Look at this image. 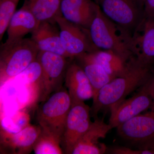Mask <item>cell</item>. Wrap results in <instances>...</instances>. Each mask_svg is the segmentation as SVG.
I'll return each mask as SVG.
<instances>
[{
  "label": "cell",
  "mask_w": 154,
  "mask_h": 154,
  "mask_svg": "<svg viewBox=\"0 0 154 154\" xmlns=\"http://www.w3.org/2000/svg\"><path fill=\"white\" fill-rule=\"evenodd\" d=\"M152 66L134 57L126 71L106 84L93 99L91 108L92 116L96 119L101 110H112L129 94L145 85L153 73Z\"/></svg>",
  "instance_id": "obj_1"
},
{
  "label": "cell",
  "mask_w": 154,
  "mask_h": 154,
  "mask_svg": "<svg viewBox=\"0 0 154 154\" xmlns=\"http://www.w3.org/2000/svg\"><path fill=\"white\" fill-rule=\"evenodd\" d=\"M89 33L98 49L111 51L127 62L134 57L130 50L132 34L106 17L98 5Z\"/></svg>",
  "instance_id": "obj_2"
},
{
  "label": "cell",
  "mask_w": 154,
  "mask_h": 154,
  "mask_svg": "<svg viewBox=\"0 0 154 154\" xmlns=\"http://www.w3.org/2000/svg\"><path fill=\"white\" fill-rule=\"evenodd\" d=\"M39 50L31 38L2 45L0 51V82L3 85L24 71L36 60Z\"/></svg>",
  "instance_id": "obj_3"
},
{
  "label": "cell",
  "mask_w": 154,
  "mask_h": 154,
  "mask_svg": "<svg viewBox=\"0 0 154 154\" xmlns=\"http://www.w3.org/2000/svg\"><path fill=\"white\" fill-rule=\"evenodd\" d=\"M41 103L36 113L38 125L42 131L61 140L72 105L68 92L61 88Z\"/></svg>",
  "instance_id": "obj_4"
},
{
  "label": "cell",
  "mask_w": 154,
  "mask_h": 154,
  "mask_svg": "<svg viewBox=\"0 0 154 154\" xmlns=\"http://www.w3.org/2000/svg\"><path fill=\"white\" fill-rule=\"evenodd\" d=\"M67 58L53 53L39 51L36 59L41 65L42 73L38 87V102H43L61 88L69 65Z\"/></svg>",
  "instance_id": "obj_5"
},
{
  "label": "cell",
  "mask_w": 154,
  "mask_h": 154,
  "mask_svg": "<svg viewBox=\"0 0 154 154\" xmlns=\"http://www.w3.org/2000/svg\"><path fill=\"white\" fill-rule=\"evenodd\" d=\"M116 128L119 137L135 148L154 150L153 111L141 113Z\"/></svg>",
  "instance_id": "obj_6"
},
{
  "label": "cell",
  "mask_w": 154,
  "mask_h": 154,
  "mask_svg": "<svg viewBox=\"0 0 154 154\" xmlns=\"http://www.w3.org/2000/svg\"><path fill=\"white\" fill-rule=\"evenodd\" d=\"M106 17L132 34L145 17L142 0H94Z\"/></svg>",
  "instance_id": "obj_7"
},
{
  "label": "cell",
  "mask_w": 154,
  "mask_h": 154,
  "mask_svg": "<svg viewBox=\"0 0 154 154\" xmlns=\"http://www.w3.org/2000/svg\"><path fill=\"white\" fill-rule=\"evenodd\" d=\"M64 49L70 59L99 50L93 44L89 30L69 22L61 14L55 19Z\"/></svg>",
  "instance_id": "obj_8"
},
{
  "label": "cell",
  "mask_w": 154,
  "mask_h": 154,
  "mask_svg": "<svg viewBox=\"0 0 154 154\" xmlns=\"http://www.w3.org/2000/svg\"><path fill=\"white\" fill-rule=\"evenodd\" d=\"M91 108L84 102L72 103L60 145L64 153L72 154L77 143L92 123Z\"/></svg>",
  "instance_id": "obj_9"
},
{
  "label": "cell",
  "mask_w": 154,
  "mask_h": 154,
  "mask_svg": "<svg viewBox=\"0 0 154 154\" xmlns=\"http://www.w3.org/2000/svg\"><path fill=\"white\" fill-rule=\"evenodd\" d=\"M152 104V99L147 82L133 96L125 99L110 110L109 124L112 128H116L131 119L151 110Z\"/></svg>",
  "instance_id": "obj_10"
},
{
  "label": "cell",
  "mask_w": 154,
  "mask_h": 154,
  "mask_svg": "<svg viewBox=\"0 0 154 154\" xmlns=\"http://www.w3.org/2000/svg\"><path fill=\"white\" fill-rule=\"evenodd\" d=\"M130 50L139 61L154 63V18L145 16L131 35Z\"/></svg>",
  "instance_id": "obj_11"
},
{
  "label": "cell",
  "mask_w": 154,
  "mask_h": 154,
  "mask_svg": "<svg viewBox=\"0 0 154 154\" xmlns=\"http://www.w3.org/2000/svg\"><path fill=\"white\" fill-rule=\"evenodd\" d=\"M112 128L110 125L105 123L104 118L96 119L78 141L72 154L105 153L107 152V146L100 140L105 138Z\"/></svg>",
  "instance_id": "obj_12"
},
{
  "label": "cell",
  "mask_w": 154,
  "mask_h": 154,
  "mask_svg": "<svg viewBox=\"0 0 154 154\" xmlns=\"http://www.w3.org/2000/svg\"><path fill=\"white\" fill-rule=\"evenodd\" d=\"M40 126L28 125L19 131L10 133L1 131L2 146L11 153L28 154L33 149L34 144L42 132Z\"/></svg>",
  "instance_id": "obj_13"
},
{
  "label": "cell",
  "mask_w": 154,
  "mask_h": 154,
  "mask_svg": "<svg viewBox=\"0 0 154 154\" xmlns=\"http://www.w3.org/2000/svg\"><path fill=\"white\" fill-rule=\"evenodd\" d=\"M65 85L72 103L93 98L94 90L82 68L75 60L69 63L65 76Z\"/></svg>",
  "instance_id": "obj_14"
},
{
  "label": "cell",
  "mask_w": 154,
  "mask_h": 154,
  "mask_svg": "<svg viewBox=\"0 0 154 154\" xmlns=\"http://www.w3.org/2000/svg\"><path fill=\"white\" fill-rule=\"evenodd\" d=\"M97 5L94 0H61V14L69 22L89 30Z\"/></svg>",
  "instance_id": "obj_15"
},
{
  "label": "cell",
  "mask_w": 154,
  "mask_h": 154,
  "mask_svg": "<svg viewBox=\"0 0 154 154\" xmlns=\"http://www.w3.org/2000/svg\"><path fill=\"white\" fill-rule=\"evenodd\" d=\"M54 23L42 22L31 33V38L39 51L57 54L69 58L64 49L60 36L59 30Z\"/></svg>",
  "instance_id": "obj_16"
},
{
  "label": "cell",
  "mask_w": 154,
  "mask_h": 154,
  "mask_svg": "<svg viewBox=\"0 0 154 154\" xmlns=\"http://www.w3.org/2000/svg\"><path fill=\"white\" fill-rule=\"evenodd\" d=\"M32 14L22 8L16 11L7 28L8 38L4 45H9L22 40L28 33H31L39 24Z\"/></svg>",
  "instance_id": "obj_17"
},
{
  "label": "cell",
  "mask_w": 154,
  "mask_h": 154,
  "mask_svg": "<svg viewBox=\"0 0 154 154\" xmlns=\"http://www.w3.org/2000/svg\"><path fill=\"white\" fill-rule=\"evenodd\" d=\"M81 56L101 66L113 79L123 75L128 69L131 60L127 62L113 52L103 50H98Z\"/></svg>",
  "instance_id": "obj_18"
},
{
  "label": "cell",
  "mask_w": 154,
  "mask_h": 154,
  "mask_svg": "<svg viewBox=\"0 0 154 154\" xmlns=\"http://www.w3.org/2000/svg\"><path fill=\"white\" fill-rule=\"evenodd\" d=\"M61 0H25L22 8L28 10L39 23H56L61 14Z\"/></svg>",
  "instance_id": "obj_19"
},
{
  "label": "cell",
  "mask_w": 154,
  "mask_h": 154,
  "mask_svg": "<svg viewBox=\"0 0 154 154\" xmlns=\"http://www.w3.org/2000/svg\"><path fill=\"white\" fill-rule=\"evenodd\" d=\"M74 59L82 68L92 85L94 93L93 99H94L99 91L113 79L101 66L82 56Z\"/></svg>",
  "instance_id": "obj_20"
},
{
  "label": "cell",
  "mask_w": 154,
  "mask_h": 154,
  "mask_svg": "<svg viewBox=\"0 0 154 154\" xmlns=\"http://www.w3.org/2000/svg\"><path fill=\"white\" fill-rule=\"evenodd\" d=\"M42 73L41 65L36 59L14 79L17 83L27 88L28 91H30V93L35 94L37 99L38 87Z\"/></svg>",
  "instance_id": "obj_21"
},
{
  "label": "cell",
  "mask_w": 154,
  "mask_h": 154,
  "mask_svg": "<svg viewBox=\"0 0 154 154\" xmlns=\"http://www.w3.org/2000/svg\"><path fill=\"white\" fill-rule=\"evenodd\" d=\"M60 139L42 130L33 147L36 154L64 153L61 146Z\"/></svg>",
  "instance_id": "obj_22"
},
{
  "label": "cell",
  "mask_w": 154,
  "mask_h": 154,
  "mask_svg": "<svg viewBox=\"0 0 154 154\" xmlns=\"http://www.w3.org/2000/svg\"><path fill=\"white\" fill-rule=\"evenodd\" d=\"M20 0H0V40H2L10 20L16 12Z\"/></svg>",
  "instance_id": "obj_23"
},
{
  "label": "cell",
  "mask_w": 154,
  "mask_h": 154,
  "mask_svg": "<svg viewBox=\"0 0 154 154\" xmlns=\"http://www.w3.org/2000/svg\"><path fill=\"white\" fill-rule=\"evenodd\" d=\"M110 153L114 154H154V150L132 149L129 147L114 146L109 149Z\"/></svg>",
  "instance_id": "obj_24"
},
{
  "label": "cell",
  "mask_w": 154,
  "mask_h": 154,
  "mask_svg": "<svg viewBox=\"0 0 154 154\" xmlns=\"http://www.w3.org/2000/svg\"><path fill=\"white\" fill-rule=\"evenodd\" d=\"M14 123L21 129L28 125V118L27 114L24 112L18 113L12 118Z\"/></svg>",
  "instance_id": "obj_25"
},
{
  "label": "cell",
  "mask_w": 154,
  "mask_h": 154,
  "mask_svg": "<svg viewBox=\"0 0 154 154\" xmlns=\"http://www.w3.org/2000/svg\"><path fill=\"white\" fill-rule=\"evenodd\" d=\"M145 16L154 18V0H142Z\"/></svg>",
  "instance_id": "obj_26"
},
{
  "label": "cell",
  "mask_w": 154,
  "mask_h": 154,
  "mask_svg": "<svg viewBox=\"0 0 154 154\" xmlns=\"http://www.w3.org/2000/svg\"><path fill=\"white\" fill-rule=\"evenodd\" d=\"M150 94L152 99V106L150 110L154 112V72L147 82Z\"/></svg>",
  "instance_id": "obj_27"
}]
</instances>
